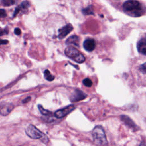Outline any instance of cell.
Returning a JSON list of instances; mask_svg holds the SVG:
<instances>
[{"mask_svg": "<svg viewBox=\"0 0 146 146\" xmlns=\"http://www.w3.org/2000/svg\"><path fill=\"white\" fill-rule=\"evenodd\" d=\"M137 48L138 51L146 56V39L143 38L140 39L137 44Z\"/></svg>", "mask_w": 146, "mask_h": 146, "instance_id": "obj_12", "label": "cell"}, {"mask_svg": "<svg viewBox=\"0 0 146 146\" xmlns=\"http://www.w3.org/2000/svg\"><path fill=\"white\" fill-rule=\"evenodd\" d=\"M7 43H8V41H7V40H1V44H7Z\"/></svg>", "mask_w": 146, "mask_h": 146, "instance_id": "obj_23", "label": "cell"}, {"mask_svg": "<svg viewBox=\"0 0 146 146\" xmlns=\"http://www.w3.org/2000/svg\"><path fill=\"white\" fill-rule=\"evenodd\" d=\"M120 118H121V120L123 121V122H124V123L125 125H127V126H128L129 128L133 129V130H136L138 129V128L136 126V125L135 124V123L128 116H127L126 115H121Z\"/></svg>", "mask_w": 146, "mask_h": 146, "instance_id": "obj_10", "label": "cell"}, {"mask_svg": "<svg viewBox=\"0 0 146 146\" xmlns=\"http://www.w3.org/2000/svg\"><path fill=\"white\" fill-rule=\"evenodd\" d=\"M95 47H96V43L94 39L88 38L86 39L83 42L84 48L88 52L92 51L95 48Z\"/></svg>", "mask_w": 146, "mask_h": 146, "instance_id": "obj_9", "label": "cell"}, {"mask_svg": "<svg viewBox=\"0 0 146 146\" xmlns=\"http://www.w3.org/2000/svg\"><path fill=\"white\" fill-rule=\"evenodd\" d=\"M14 33L15 35H20L21 33V30L19 28H15L14 29Z\"/></svg>", "mask_w": 146, "mask_h": 146, "instance_id": "obj_21", "label": "cell"}, {"mask_svg": "<svg viewBox=\"0 0 146 146\" xmlns=\"http://www.w3.org/2000/svg\"><path fill=\"white\" fill-rule=\"evenodd\" d=\"M80 38L76 35L70 36L66 41V43L67 45H72L76 47L79 46Z\"/></svg>", "mask_w": 146, "mask_h": 146, "instance_id": "obj_11", "label": "cell"}, {"mask_svg": "<svg viewBox=\"0 0 146 146\" xmlns=\"http://www.w3.org/2000/svg\"><path fill=\"white\" fill-rule=\"evenodd\" d=\"M124 11L128 15L137 17L143 15L146 11L145 6L137 0H128L123 5Z\"/></svg>", "mask_w": 146, "mask_h": 146, "instance_id": "obj_1", "label": "cell"}, {"mask_svg": "<svg viewBox=\"0 0 146 146\" xmlns=\"http://www.w3.org/2000/svg\"><path fill=\"white\" fill-rule=\"evenodd\" d=\"M38 109H39L40 112L43 115L47 116V115H50V114L51 113L50 111H48V110H45V109L43 107V106H42V105H40V104H39V105L38 106Z\"/></svg>", "mask_w": 146, "mask_h": 146, "instance_id": "obj_15", "label": "cell"}, {"mask_svg": "<svg viewBox=\"0 0 146 146\" xmlns=\"http://www.w3.org/2000/svg\"><path fill=\"white\" fill-rule=\"evenodd\" d=\"M65 55L78 63H83L86 59L84 56L76 48L72 46H68L64 50Z\"/></svg>", "mask_w": 146, "mask_h": 146, "instance_id": "obj_4", "label": "cell"}, {"mask_svg": "<svg viewBox=\"0 0 146 146\" xmlns=\"http://www.w3.org/2000/svg\"><path fill=\"white\" fill-rule=\"evenodd\" d=\"M82 12L84 14L86 15H88V14H93L94 12L92 11V9H91V6H89L87 8H85L82 10Z\"/></svg>", "mask_w": 146, "mask_h": 146, "instance_id": "obj_18", "label": "cell"}, {"mask_svg": "<svg viewBox=\"0 0 146 146\" xmlns=\"http://www.w3.org/2000/svg\"><path fill=\"white\" fill-rule=\"evenodd\" d=\"M26 135L33 139H40L44 143H47L48 141L47 136L42 132L35 127L34 125H29L25 130Z\"/></svg>", "mask_w": 146, "mask_h": 146, "instance_id": "obj_3", "label": "cell"}, {"mask_svg": "<svg viewBox=\"0 0 146 146\" xmlns=\"http://www.w3.org/2000/svg\"><path fill=\"white\" fill-rule=\"evenodd\" d=\"M75 109V106L73 104H71L69 106H66V107L57 110L55 113L54 115L57 118H62L71 112L72 111H74Z\"/></svg>", "mask_w": 146, "mask_h": 146, "instance_id": "obj_5", "label": "cell"}, {"mask_svg": "<svg viewBox=\"0 0 146 146\" xmlns=\"http://www.w3.org/2000/svg\"><path fill=\"white\" fill-rule=\"evenodd\" d=\"M73 30V26L71 24L68 23L61 29H59L58 30V38L59 39H62L66 37L72 30Z\"/></svg>", "mask_w": 146, "mask_h": 146, "instance_id": "obj_6", "label": "cell"}, {"mask_svg": "<svg viewBox=\"0 0 146 146\" xmlns=\"http://www.w3.org/2000/svg\"><path fill=\"white\" fill-rule=\"evenodd\" d=\"M94 141L97 145L103 146L107 144V140L103 128L99 125L95 127L92 131Z\"/></svg>", "mask_w": 146, "mask_h": 146, "instance_id": "obj_2", "label": "cell"}, {"mask_svg": "<svg viewBox=\"0 0 146 146\" xmlns=\"http://www.w3.org/2000/svg\"><path fill=\"white\" fill-rule=\"evenodd\" d=\"M30 6V3L29 2L27 1H23V2H22V3L21 4L20 6H18L17 7L15 8V11L14 13V17H15L18 13V12L20 11L21 9H27Z\"/></svg>", "mask_w": 146, "mask_h": 146, "instance_id": "obj_13", "label": "cell"}, {"mask_svg": "<svg viewBox=\"0 0 146 146\" xmlns=\"http://www.w3.org/2000/svg\"><path fill=\"white\" fill-rule=\"evenodd\" d=\"M1 2L5 6H9L15 3L14 0H1Z\"/></svg>", "mask_w": 146, "mask_h": 146, "instance_id": "obj_16", "label": "cell"}, {"mask_svg": "<svg viewBox=\"0 0 146 146\" xmlns=\"http://www.w3.org/2000/svg\"><path fill=\"white\" fill-rule=\"evenodd\" d=\"M83 84L87 87H90L92 84V82L90 78H85L83 80Z\"/></svg>", "mask_w": 146, "mask_h": 146, "instance_id": "obj_17", "label": "cell"}, {"mask_svg": "<svg viewBox=\"0 0 146 146\" xmlns=\"http://www.w3.org/2000/svg\"><path fill=\"white\" fill-rule=\"evenodd\" d=\"M86 96L87 95L83 91L78 89H76L74 91V92L72 94L71 96H70V100L73 102H78L85 99Z\"/></svg>", "mask_w": 146, "mask_h": 146, "instance_id": "obj_7", "label": "cell"}, {"mask_svg": "<svg viewBox=\"0 0 146 146\" xmlns=\"http://www.w3.org/2000/svg\"><path fill=\"white\" fill-rule=\"evenodd\" d=\"M14 106L9 103H1V114L3 116L9 115L13 110Z\"/></svg>", "mask_w": 146, "mask_h": 146, "instance_id": "obj_8", "label": "cell"}, {"mask_svg": "<svg viewBox=\"0 0 146 146\" xmlns=\"http://www.w3.org/2000/svg\"><path fill=\"white\" fill-rule=\"evenodd\" d=\"M0 17L1 18H5L6 17V12L4 9H1L0 10Z\"/></svg>", "mask_w": 146, "mask_h": 146, "instance_id": "obj_20", "label": "cell"}, {"mask_svg": "<svg viewBox=\"0 0 146 146\" xmlns=\"http://www.w3.org/2000/svg\"><path fill=\"white\" fill-rule=\"evenodd\" d=\"M145 38L146 39V34H145Z\"/></svg>", "mask_w": 146, "mask_h": 146, "instance_id": "obj_24", "label": "cell"}, {"mask_svg": "<svg viewBox=\"0 0 146 146\" xmlns=\"http://www.w3.org/2000/svg\"><path fill=\"white\" fill-rule=\"evenodd\" d=\"M31 99L30 98V96H29V97H27L26 98H25L24 100H22V103H27L29 101H30Z\"/></svg>", "mask_w": 146, "mask_h": 146, "instance_id": "obj_22", "label": "cell"}, {"mask_svg": "<svg viewBox=\"0 0 146 146\" xmlns=\"http://www.w3.org/2000/svg\"><path fill=\"white\" fill-rule=\"evenodd\" d=\"M139 70L142 73L146 74V63L141 64L139 67Z\"/></svg>", "mask_w": 146, "mask_h": 146, "instance_id": "obj_19", "label": "cell"}, {"mask_svg": "<svg viewBox=\"0 0 146 146\" xmlns=\"http://www.w3.org/2000/svg\"><path fill=\"white\" fill-rule=\"evenodd\" d=\"M44 78L48 81H52L55 79V76L52 75L48 70H46L44 71Z\"/></svg>", "mask_w": 146, "mask_h": 146, "instance_id": "obj_14", "label": "cell"}]
</instances>
